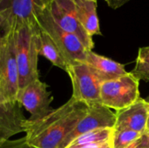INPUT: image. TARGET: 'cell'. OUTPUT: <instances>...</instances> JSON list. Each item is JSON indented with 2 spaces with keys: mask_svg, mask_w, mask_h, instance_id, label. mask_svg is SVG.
Segmentation results:
<instances>
[{
  "mask_svg": "<svg viewBox=\"0 0 149 148\" xmlns=\"http://www.w3.org/2000/svg\"><path fill=\"white\" fill-rule=\"evenodd\" d=\"M66 72L72 81V98L73 99L82 102L87 106L101 104V82L85 62H78L68 65Z\"/></svg>",
  "mask_w": 149,
  "mask_h": 148,
  "instance_id": "obj_6",
  "label": "cell"
},
{
  "mask_svg": "<svg viewBox=\"0 0 149 148\" xmlns=\"http://www.w3.org/2000/svg\"><path fill=\"white\" fill-rule=\"evenodd\" d=\"M126 148H149V136L148 134H142L138 140Z\"/></svg>",
  "mask_w": 149,
  "mask_h": 148,
  "instance_id": "obj_20",
  "label": "cell"
},
{
  "mask_svg": "<svg viewBox=\"0 0 149 148\" xmlns=\"http://www.w3.org/2000/svg\"><path fill=\"white\" fill-rule=\"evenodd\" d=\"M114 128H101L86 133L74 140H72L65 148H80L88 145L104 143L113 139Z\"/></svg>",
  "mask_w": 149,
  "mask_h": 148,
  "instance_id": "obj_16",
  "label": "cell"
},
{
  "mask_svg": "<svg viewBox=\"0 0 149 148\" xmlns=\"http://www.w3.org/2000/svg\"><path fill=\"white\" fill-rule=\"evenodd\" d=\"M141 135V133L131 130H114L112 139L113 148L127 147Z\"/></svg>",
  "mask_w": 149,
  "mask_h": 148,
  "instance_id": "obj_18",
  "label": "cell"
},
{
  "mask_svg": "<svg viewBox=\"0 0 149 148\" xmlns=\"http://www.w3.org/2000/svg\"><path fill=\"white\" fill-rule=\"evenodd\" d=\"M116 123V113L102 104L88 106L86 113L78 122L72 133L65 140L62 148H65L79 136L101 128H114Z\"/></svg>",
  "mask_w": 149,
  "mask_h": 148,
  "instance_id": "obj_10",
  "label": "cell"
},
{
  "mask_svg": "<svg viewBox=\"0 0 149 148\" xmlns=\"http://www.w3.org/2000/svg\"><path fill=\"white\" fill-rule=\"evenodd\" d=\"M18 101L3 102L0 99V144L17 133L25 132L26 119Z\"/></svg>",
  "mask_w": 149,
  "mask_h": 148,
  "instance_id": "obj_11",
  "label": "cell"
},
{
  "mask_svg": "<svg viewBox=\"0 0 149 148\" xmlns=\"http://www.w3.org/2000/svg\"><path fill=\"white\" fill-rule=\"evenodd\" d=\"M148 113L149 102L140 98L128 107L116 113L114 130H131L144 134Z\"/></svg>",
  "mask_w": 149,
  "mask_h": 148,
  "instance_id": "obj_12",
  "label": "cell"
},
{
  "mask_svg": "<svg viewBox=\"0 0 149 148\" xmlns=\"http://www.w3.org/2000/svg\"><path fill=\"white\" fill-rule=\"evenodd\" d=\"M36 26H25L13 30L18 68L19 90L39 79L38 71L39 52L35 34Z\"/></svg>",
  "mask_w": 149,
  "mask_h": 148,
  "instance_id": "obj_2",
  "label": "cell"
},
{
  "mask_svg": "<svg viewBox=\"0 0 149 148\" xmlns=\"http://www.w3.org/2000/svg\"><path fill=\"white\" fill-rule=\"evenodd\" d=\"M0 148H29L27 147L25 137L17 139L14 140H7L0 144Z\"/></svg>",
  "mask_w": 149,
  "mask_h": 148,
  "instance_id": "obj_19",
  "label": "cell"
},
{
  "mask_svg": "<svg viewBox=\"0 0 149 148\" xmlns=\"http://www.w3.org/2000/svg\"><path fill=\"white\" fill-rule=\"evenodd\" d=\"M105 1L109 7L113 9H118L122 5H124L129 0H105Z\"/></svg>",
  "mask_w": 149,
  "mask_h": 148,
  "instance_id": "obj_21",
  "label": "cell"
},
{
  "mask_svg": "<svg viewBox=\"0 0 149 148\" xmlns=\"http://www.w3.org/2000/svg\"><path fill=\"white\" fill-rule=\"evenodd\" d=\"M35 34L39 55L47 58L53 65L66 72L68 64L52 38L38 24L35 28Z\"/></svg>",
  "mask_w": 149,
  "mask_h": 148,
  "instance_id": "obj_14",
  "label": "cell"
},
{
  "mask_svg": "<svg viewBox=\"0 0 149 148\" xmlns=\"http://www.w3.org/2000/svg\"><path fill=\"white\" fill-rule=\"evenodd\" d=\"M50 2L51 0H0V17L10 30L35 27L38 13Z\"/></svg>",
  "mask_w": 149,
  "mask_h": 148,
  "instance_id": "obj_7",
  "label": "cell"
},
{
  "mask_svg": "<svg viewBox=\"0 0 149 148\" xmlns=\"http://www.w3.org/2000/svg\"><path fill=\"white\" fill-rule=\"evenodd\" d=\"M9 31H10V29L8 28L7 24L3 21V19L0 17V45H1V43H2V40H3V37H4V35Z\"/></svg>",
  "mask_w": 149,
  "mask_h": 148,
  "instance_id": "obj_22",
  "label": "cell"
},
{
  "mask_svg": "<svg viewBox=\"0 0 149 148\" xmlns=\"http://www.w3.org/2000/svg\"><path fill=\"white\" fill-rule=\"evenodd\" d=\"M36 23L52 38L65 58L68 65L86 61L88 51L86 48L78 37L65 31L56 24L49 12L48 5L38 13Z\"/></svg>",
  "mask_w": 149,
  "mask_h": 148,
  "instance_id": "obj_3",
  "label": "cell"
},
{
  "mask_svg": "<svg viewBox=\"0 0 149 148\" xmlns=\"http://www.w3.org/2000/svg\"><path fill=\"white\" fill-rule=\"evenodd\" d=\"M17 99L30 113L29 121L39 120L53 110L51 107L52 101L51 92L48 91L47 85L39 79L20 89Z\"/></svg>",
  "mask_w": 149,
  "mask_h": 148,
  "instance_id": "obj_9",
  "label": "cell"
},
{
  "mask_svg": "<svg viewBox=\"0 0 149 148\" xmlns=\"http://www.w3.org/2000/svg\"><path fill=\"white\" fill-rule=\"evenodd\" d=\"M95 1H97V0H95Z\"/></svg>",
  "mask_w": 149,
  "mask_h": 148,
  "instance_id": "obj_26",
  "label": "cell"
},
{
  "mask_svg": "<svg viewBox=\"0 0 149 148\" xmlns=\"http://www.w3.org/2000/svg\"><path fill=\"white\" fill-rule=\"evenodd\" d=\"M88 106L71 98L45 118L25 122V140L29 148H62L66 137L86 113Z\"/></svg>",
  "mask_w": 149,
  "mask_h": 148,
  "instance_id": "obj_1",
  "label": "cell"
},
{
  "mask_svg": "<svg viewBox=\"0 0 149 148\" xmlns=\"http://www.w3.org/2000/svg\"><path fill=\"white\" fill-rule=\"evenodd\" d=\"M85 63L92 69L101 83L120 78L128 72L122 64L99 55L93 51H87Z\"/></svg>",
  "mask_w": 149,
  "mask_h": 148,
  "instance_id": "obj_13",
  "label": "cell"
},
{
  "mask_svg": "<svg viewBox=\"0 0 149 148\" xmlns=\"http://www.w3.org/2000/svg\"><path fill=\"white\" fill-rule=\"evenodd\" d=\"M131 73L139 80L149 82V46L140 48L135 66Z\"/></svg>",
  "mask_w": 149,
  "mask_h": 148,
  "instance_id": "obj_17",
  "label": "cell"
},
{
  "mask_svg": "<svg viewBox=\"0 0 149 148\" xmlns=\"http://www.w3.org/2000/svg\"><path fill=\"white\" fill-rule=\"evenodd\" d=\"M80 148H113V144H112V140H110V141H107L104 143L88 145V146H86V147Z\"/></svg>",
  "mask_w": 149,
  "mask_h": 148,
  "instance_id": "obj_23",
  "label": "cell"
},
{
  "mask_svg": "<svg viewBox=\"0 0 149 148\" xmlns=\"http://www.w3.org/2000/svg\"><path fill=\"white\" fill-rule=\"evenodd\" d=\"M145 134H148L149 136V113H148V121H147V126H146V132Z\"/></svg>",
  "mask_w": 149,
  "mask_h": 148,
  "instance_id": "obj_24",
  "label": "cell"
},
{
  "mask_svg": "<svg viewBox=\"0 0 149 148\" xmlns=\"http://www.w3.org/2000/svg\"><path fill=\"white\" fill-rule=\"evenodd\" d=\"M139 85L140 80L131 72L101 83V104L117 112L128 107L140 99Z\"/></svg>",
  "mask_w": 149,
  "mask_h": 148,
  "instance_id": "obj_5",
  "label": "cell"
},
{
  "mask_svg": "<svg viewBox=\"0 0 149 148\" xmlns=\"http://www.w3.org/2000/svg\"><path fill=\"white\" fill-rule=\"evenodd\" d=\"M19 92L18 68L16 56L14 31H9L0 45V99L17 101Z\"/></svg>",
  "mask_w": 149,
  "mask_h": 148,
  "instance_id": "obj_4",
  "label": "cell"
},
{
  "mask_svg": "<svg viewBox=\"0 0 149 148\" xmlns=\"http://www.w3.org/2000/svg\"><path fill=\"white\" fill-rule=\"evenodd\" d=\"M77 17L89 36L100 35V23L97 15V1L95 0H73Z\"/></svg>",
  "mask_w": 149,
  "mask_h": 148,
  "instance_id": "obj_15",
  "label": "cell"
},
{
  "mask_svg": "<svg viewBox=\"0 0 149 148\" xmlns=\"http://www.w3.org/2000/svg\"><path fill=\"white\" fill-rule=\"evenodd\" d=\"M148 102H149V97H148Z\"/></svg>",
  "mask_w": 149,
  "mask_h": 148,
  "instance_id": "obj_25",
  "label": "cell"
},
{
  "mask_svg": "<svg viewBox=\"0 0 149 148\" xmlns=\"http://www.w3.org/2000/svg\"><path fill=\"white\" fill-rule=\"evenodd\" d=\"M48 10L58 26L78 37L87 51H93L94 47L93 38L82 27L77 17L73 0H51Z\"/></svg>",
  "mask_w": 149,
  "mask_h": 148,
  "instance_id": "obj_8",
  "label": "cell"
}]
</instances>
